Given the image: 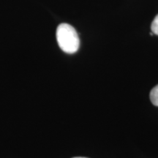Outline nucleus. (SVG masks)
Returning <instances> with one entry per match:
<instances>
[{
    "mask_svg": "<svg viewBox=\"0 0 158 158\" xmlns=\"http://www.w3.org/2000/svg\"><path fill=\"white\" fill-rule=\"evenodd\" d=\"M56 40L60 48L67 54H74L78 50L80 40L78 33L68 23H61L56 29Z\"/></svg>",
    "mask_w": 158,
    "mask_h": 158,
    "instance_id": "f257e3e1",
    "label": "nucleus"
},
{
    "mask_svg": "<svg viewBox=\"0 0 158 158\" xmlns=\"http://www.w3.org/2000/svg\"><path fill=\"white\" fill-rule=\"evenodd\" d=\"M150 100L154 106L158 107V85L155 86L150 92Z\"/></svg>",
    "mask_w": 158,
    "mask_h": 158,
    "instance_id": "f03ea898",
    "label": "nucleus"
},
{
    "mask_svg": "<svg viewBox=\"0 0 158 158\" xmlns=\"http://www.w3.org/2000/svg\"><path fill=\"white\" fill-rule=\"evenodd\" d=\"M151 29L153 34L158 35V15H156L155 19H154L152 23Z\"/></svg>",
    "mask_w": 158,
    "mask_h": 158,
    "instance_id": "7ed1b4c3",
    "label": "nucleus"
},
{
    "mask_svg": "<svg viewBox=\"0 0 158 158\" xmlns=\"http://www.w3.org/2000/svg\"><path fill=\"white\" fill-rule=\"evenodd\" d=\"M73 158H86V157H73Z\"/></svg>",
    "mask_w": 158,
    "mask_h": 158,
    "instance_id": "20e7f679",
    "label": "nucleus"
}]
</instances>
